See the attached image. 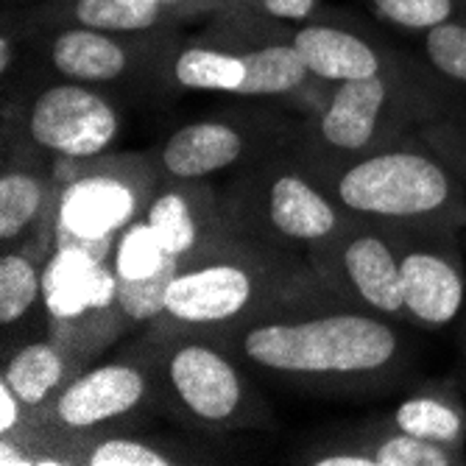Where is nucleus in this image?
I'll list each match as a JSON object with an SVG mask.
<instances>
[{"instance_id":"obj_1","label":"nucleus","mask_w":466,"mask_h":466,"mask_svg":"<svg viewBox=\"0 0 466 466\" xmlns=\"http://www.w3.org/2000/svg\"><path fill=\"white\" fill-rule=\"evenodd\" d=\"M408 327L327 299L266 313L218 341L271 383L316 397H369L410 377L416 347Z\"/></svg>"},{"instance_id":"obj_2","label":"nucleus","mask_w":466,"mask_h":466,"mask_svg":"<svg viewBox=\"0 0 466 466\" xmlns=\"http://www.w3.org/2000/svg\"><path fill=\"white\" fill-rule=\"evenodd\" d=\"M327 299L341 296L321 282L305 254L227 235L182 260L167 285L165 308L146 327V335L224 338L266 313Z\"/></svg>"},{"instance_id":"obj_3","label":"nucleus","mask_w":466,"mask_h":466,"mask_svg":"<svg viewBox=\"0 0 466 466\" xmlns=\"http://www.w3.org/2000/svg\"><path fill=\"white\" fill-rule=\"evenodd\" d=\"M321 174L350 218L466 232V190L447 159L416 132L355 159L321 167Z\"/></svg>"},{"instance_id":"obj_4","label":"nucleus","mask_w":466,"mask_h":466,"mask_svg":"<svg viewBox=\"0 0 466 466\" xmlns=\"http://www.w3.org/2000/svg\"><path fill=\"white\" fill-rule=\"evenodd\" d=\"M135 347L154 366L162 413L185 431L221 436L277 428V413L254 386L251 369L218 338L143 332Z\"/></svg>"},{"instance_id":"obj_5","label":"nucleus","mask_w":466,"mask_h":466,"mask_svg":"<svg viewBox=\"0 0 466 466\" xmlns=\"http://www.w3.org/2000/svg\"><path fill=\"white\" fill-rule=\"evenodd\" d=\"M221 204L235 235L305 258L350 224L319 162L299 143L229 174V182L221 187Z\"/></svg>"},{"instance_id":"obj_6","label":"nucleus","mask_w":466,"mask_h":466,"mask_svg":"<svg viewBox=\"0 0 466 466\" xmlns=\"http://www.w3.org/2000/svg\"><path fill=\"white\" fill-rule=\"evenodd\" d=\"M162 413L159 383L151 360L132 344L120 358L78 371L15 439L28 450L31 466H70L73 444L109 433L140 431Z\"/></svg>"},{"instance_id":"obj_7","label":"nucleus","mask_w":466,"mask_h":466,"mask_svg":"<svg viewBox=\"0 0 466 466\" xmlns=\"http://www.w3.org/2000/svg\"><path fill=\"white\" fill-rule=\"evenodd\" d=\"M441 117L413 54L405 65L371 78L335 84L327 104L302 120L299 146L321 165L355 159Z\"/></svg>"},{"instance_id":"obj_8","label":"nucleus","mask_w":466,"mask_h":466,"mask_svg":"<svg viewBox=\"0 0 466 466\" xmlns=\"http://www.w3.org/2000/svg\"><path fill=\"white\" fill-rule=\"evenodd\" d=\"M9 15V12H6ZM12 17V15H9ZM15 23V20H12ZM28 56L48 76L90 84V87H162L165 65L179 46L177 28L117 34L81 25L20 28Z\"/></svg>"},{"instance_id":"obj_9","label":"nucleus","mask_w":466,"mask_h":466,"mask_svg":"<svg viewBox=\"0 0 466 466\" xmlns=\"http://www.w3.org/2000/svg\"><path fill=\"white\" fill-rule=\"evenodd\" d=\"M120 109L109 90L51 76L20 81L4 96V132L23 135L39 154L93 159L109 154L120 135Z\"/></svg>"},{"instance_id":"obj_10","label":"nucleus","mask_w":466,"mask_h":466,"mask_svg":"<svg viewBox=\"0 0 466 466\" xmlns=\"http://www.w3.org/2000/svg\"><path fill=\"white\" fill-rule=\"evenodd\" d=\"M302 120L277 104L229 109L179 126L154 148L151 159L159 182H198L235 174L254 159L299 143Z\"/></svg>"},{"instance_id":"obj_11","label":"nucleus","mask_w":466,"mask_h":466,"mask_svg":"<svg viewBox=\"0 0 466 466\" xmlns=\"http://www.w3.org/2000/svg\"><path fill=\"white\" fill-rule=\"evenodd\" d=\"M400 258L402 227L369 218H350L332 240L308 251L310 266L335 296L360 310L405 321Z\"/></svg>"},{"instance_id":"obj_12","label":"nucleus","mask_w":466,"mask_h":466,"mask_svg":"<svg viewBox=\"0 0 466 466\" xmlns=\"http://www.w3.org/2000/svg\"><path fill=\"white\" fill-rule=\"evenodd\" d=\"M78 174L59 196L56 224L67 238L101 240L115 229L135 224L159 185V174L148 157H93L73 159Z\"/></svg>"},{"instance_id":"obj_13","label":"nucleus","mask_w":466,"mask_h":466,"mask_svg":"<svg viewBox=\"0 0 466 466\" xmlns=\"http://www.w3.org/2000/svg\"><path fill=\"white\" fill-rule=\"evenodd\" d=\"M463 232L402 227L400 282L405 321L416 329H447L466 305Z\"/></svg>"},{"instance_id":"obj_14","label":"nucleus","mask_w":466,"mask_h":466,"mask_svg":"<svg viewBox=\"0 0 466 466\" xmlns=\"http://www.w3.org/2000/svg\"><path fill=\"white\" fill-rule=\"evenodd\" d=\"M293 48L299 51L308 70L329 84L360 81L408 62L410 54L389 46L386 39L369 34L344 17L324 12L319 20L293 25Z\"/></svg>"},{"instance_id":"obj_15","label":"nucleus","mask_w":466,"mask_h":466,"mask_svg":"<svg viewBox=\"0 0 466 466\" xmlns=\"http://www.w3.org/2000/svg\"><path fill=\"white\" fill-rule=\"evenodd\" d=\"M143 224L154 248L179 260L235 235L224 218L221 187H213L207 179L159 182L143 213Z\"/></svg>"},{"instance_id":"obj_16","label":"nucleus","mask_w":466,"mask_h":466,"mask_svg":"<svg viewBox=\"0 0 466 466\" xmlns=\"http://www.w3.org/2000/svg\"><path fill=\"white\" fill-rule=\"evenodd\" d=\"M17 135V132H4ZM15 143H4V174H0V243L12 248L23 243L46 216L54 198V179L39 159V151L17 135Z\"/></svg>"},{"instance_id":"obj_17","label":"nucleus","mask_w":466,"mask_h":466,"mask_svg":"<svg viewBox=\"0 0 466 466\" xmlns=\"http://www.w3.org/2000/svg\"><path fill=\"white\" fill-rule=\"evenodd\" d=\"M12 20L28 31L51 25H81L96 31L146 34L179 25V20L159 0H46V4H36L28 15H12Z\"/></svg>"},{"instance_id":"obj_18","label":"nucleus","mask_w":466,"mask_h":466,"mask_svg":"<svg viewBox=\"0 0 466 466\" xmlns=\"http://www.w3.org/2000/svg\"><path fill=\"white\" fill-rule=\"evenodd\" d=\"M59 213V193H54L46 216L31 229V235L0 254V327L6 338L42 308V268L48 260L54 240V224Z\"/></svg>"},{"instance_id":"obj_19","label":"nucleus","mask_w":466,"mask_h":466,"mask_svg":"<svg viewBox=\"0 0 466 466\" xmlns=\"http://www.w3.org/2000/svg\"><path fill=\"white\" fill-rule=\"evenodd\" d=\"M81 363L84 358L76 347L62 344L56 338H34L6 352L0 380H6L31 410H39L81 371Z\"/></svg>"},{"instance_id":"obj_20","label":"nucleus","mask_w":466,"mask_h":466,"mask_svg":"<svg viewBox=\"0 0 466 466\" xmlns=\"http://www.w3.org/2000/svg\"><path fill=\"white\" fill-rule=\"evenodd\" d=\"M165 90H196V93H224L246 98L248 87V59L238 48L213 46L193 39L174 48L165 65Z\"/></svg>"},{"instance_id":"obj_21","label":"nucleus","mask_w":466,"mask_h":466,"mask_svg":"<svg viewBox=\"0 0 466 466\" xmlns=\"http://www.w3.org/2000/svg\"><path fill=\"white\" fill-rule=\"evenodd\" d=\"M413 59L441 117L466 123V20L455 17L421 34Z\"/></svg>"},{"instance_id":"obj_22","label":"nucleus","mask_w":466,"mask_h":466,"mask_svg":"<svg viewBox=\"0 0 466 466\" xmlns=\"http://www.w3.org/2000/svg\"><path fill=\"white\" fill-rule=\"evenodd\" d=\"M386 419L419 439L466 450V405L450 380L419 386Z\"/></svg>"},{"instance_id":"obj_23","label":"nucleus","mask_w":466,"mask_h":466,"mask_svg":"<svg viewBox=\"0 0 466 466\" xmlns=\"http://www.w3.org/2000/svg\"><path fill=\"white\" fill-rule=\"evenodd\" d=\"M70 466H182V463H213L209 452L190 450L171 439L129 433H109L78 441L67 452Z\"/></svg>"},{"instance_id":"obj_24","label":"nucleus","mask_w":466,"mask_h":466,"mask_svg":"<svg viewBox=\"0 0 466 466\" xmlns=\"http://www.w3.org/2000/svg\"><path fill=\"white\" fill-rule=\"evenodd\" d=\"M344 439L371 455L374 466H463L466 450L419 439L394 428L391 421L374 419L344 433Z\"/></svg>"},{"instance_id":"obj_25","label":"nucleus","mask_w":466,"mask_h":466,"mask_svg":"<svg viewBox=\"0 0 466 466\" xmlns=\"http://www.w3.org/2000/svg\"><path fill=\"white\" fill-rule=\"evenodd\" d=\"M179 266H182L179 258H167V254H162L159 263L151 271H146L143 277L120 274L117 285H115V313H117L120 324H129V329L137 324L148 327L162 313L167 285H171Z\"/></svg>"},{"instance_id":"obj_26","label":"nucleus","mask_w":466,"mask_h":466,"mask_svg":"<svg viewBox=\"0 0 466 466\" xmlns=\"http://www.w3.org/2000/svg\"><path fill=\"white\" fill-rule=\"evenodd\" d=\"M363 6L380 23L416 36L458 17L455 0H363Z\"/></svg>"},{"instance_id":"obj_27","label":"nucleus","mask_w":466,"mask_h":466,"mask_svg":"<svg viewBox=\"0 0 466 466\" xmlns=\"http://www.w3.org/2000/svg\"><path fill=\"white\" fill-rule=\"evenodd\" d=\"M416 135L447 159L452 174L466 190V123L455 117H433L421 123Z\"/></svg>"},{"instance_id":"obj_28","label":"nucleus","mask_w":466,"mask_h":466,"mask_svg":"<svg viewBox=\"0 0 466 466\" xmlns=\"http://www.w3.org/2000/svg\"><path fill=\"white\" fill-rule=\"evenodd\" d=\"M243 6L258 12L260 17L288 25H302L324 15L321 0H243Z\"/></svg>"},{"instance_id":"obj_29","label":"nucleus","mask_w":466,"mask_h":466,"mask_svg":"<svg viewBox=\"0 0 466 466\" xmlns=\"http://www.w3.org/2000/svg\"><path fill=\"white\" fill-rule=\"evenodd\" d=\"M296 463H308V466H374L371 455L363 452L360 447L350 444L344 436L305 450L299 458H296Z\"/></svg>"},{"instance_id":"obj_30","label":"nucleus","mask_w":466,"mask_h":466,"mask_svg":"<svg viewBox=\"0 0 466 466\" xmlns=\"http://www.w3.org/2000/svg\"><path fill=\"white\" fill-rule=\"evenodd\" d=\"M159 4L171 12L179 23L196 20V17H216L224 12L246 9L243 0H159Z\"/></svg>"},{"instance_id":"obj_31","label":"nucleus","mask_w":466,"mask_h":466,"mask_svg":"<svg viewBox=\"0 0 466 466\" xmlns=\"http://www.w3.org/2000/svg\"><path fill=\"white\" fill-rule=\"evenodd\" d=\"M31 408L12 391L6 380H0V436H17L28 428Z\"/></svg>"},{"instance_id":"obj_32","label":"nucleus","mask_w":466,"mask_h":466,"mask_svg":"<svg viewBox=\"0 0 466 466\" xmlns=\"http://www.w3.org/2000/svg\"><path fill=\"white\" fill-rule=\"evenodd\" d=\"M461 347H463V380H466V316H463V335H461Z\"/></svg>"},{"instance_id":"obj_33","label":"nucleus","mask_w":466,"mask_h":466,"mask_svg":"<svg viewBox=\"0 0 466 466\" xmlns=\"http://www.w3.org/2000/svg\"><path fill=\"white\" fill-rule=\"evenodd\" d=\"M455 6H458V17L466 20V0H455Z\"/></svg>"},{"instance_id":"obj_34","label":"nucleus","mask_w":466,"mask_h":466,"mask_svg":"<svg viewBox=\"0 0 466 466\" xmlns=\"http://www.w3.org/2000/svg\"><path fill=\"white\" fill-rule=\"evenodd\" d=\"M6 4H12V0H6Z\"/></svg>"},{"instance_id":"obj_35","label":"nucleus","mask_w":466,"mask_h":466,"mask_svg":"<svg viewBox=\"0 0 466 466\" xmlns=\"http://www.w3.org/2000/svg\"><path fill=\"white\" fill-rule=\"evenodd\" d=\"M463 235H466V232H463Z\"/></svg>"}]
</instances>
